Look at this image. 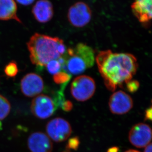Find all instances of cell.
I'll list each match as a JSON object with an SVG mask.
<instances>
[{"label": "cell", "instance_id": "1", "mask_svg": "<svg viewBox=\"0 0 152 152\" xmlns=\"http://www.w3.org/2000/svg\"><path fill=\"white\" fill-rule=\"evenodd\" d=\"M95 59L104 84L112 91L117 87H124L132 80L137 70V59L129 53L107 50L100 51Z\"/></svg>", "mask_w": 152, "mask_h": 152}, {"label": "cell", "instance_id": "2", "mask_svg": "<svg viewBox=\"0 0 152 152\" xmlns=\"http://www.w3.org/2000/svg\"><path fill=\"white\" fill-rule=\"evenodd\" d=\"M30 58L33 64L44 66L51 60L63 56L67 48L62 39L35 33L27 43Z\"/></svg>", "mask_w": 152, "mask_h": 152}, {"label": "cell", "instance_id": "3", "mask_svg": "<svg viewBox=\"0 0 152 152\" xmlns=\"http://www.w3.org/2000/svg\"><path fill=\"white\" fill-rule=\"evenodd\" d=\"M64 56L66 62L62 68L75 75L91 67L95 61L94 50L83 43L77 44L74 48H67Z\"/></svg>", "mask_w": 152, "mask_h": 152}, {"label": "cell", "instance_id": "4", "mask_svg": "<svg viewBox=\"0 0 152 152\" xmlns=\"http://www.w3.org/2000/svg\"><path fill=\"white\" fill-rule=\"evenodd\" d=\"M96 85L92 77L82 75L76 77L71 86V93L78 101L83 102L91 98L95 93Z\"/></svg>", "mask_w": 152, "mask_h": 152}, {"label": "cell", "instance_id": "5", "mask_svg": "<svg viewBox=\"0 0 152 152\" xmlns=\"http://www.w3.org/2000/svg\"><path fill=\"white\" fill-rule=\"evenodd\" d=\"M92 16L91 9L88 4L78 1L72 5L68 12V19L71 25L76 27H83L88 24Z\"/></svg>", "mask_w": 152, "mask_h": 152}, {"label": "cell", "instance_id": "6", "mask_svg": "<svg viewBox=\"0 0 152 152\" xmlns=\"http://www.w3.org/2000/svg\"><path fill=\"white\" fill-rule=\"evenodd\" d=\"M46 132L50 139L55 142H62L70 136L72 127L66 120L56 118L48 121L46 126Z\"/></svg>", "mask_w": 152, "mask_h": 152}, {"label": "cell", "instance_id": "7", "mask_svg": "<svg viewBox=\"0 0 152 152\" xmlns=\"http://www.w3.org/2000/svg\"><path fill=\"white\" fill-rule=\"evenodd\" d=\"M30 108L31 112L36 117L40 119H45L54 114L57 107L51 97L41 94L33 99Z\"/></svg>", "mask_w": 152, "mask_h": 152}, {"label": "cell", "instance_id": "8", "mask_svg": "<svg viewBox=\"0 0 152 152\" xmlns=\"http://www.w3.org/2000/svg\"><path fill=\"white\" fill-rule=\"evenodd\" d=\"M129 137L133 146L137 148H144L149 144L152 140V130L147 124L139 123L132 127Z\"/></svg>", "mask_w": 152, "mask_h": 152}, {"label": "cell", "instance_id": "9", "mask_svg": "<svg viewBox=\"0 0 152 152\" xmlns=\"http://www.w3.org/2000/svg\"><path fill=\"white\" fill-rule=\"evenodd\" d=\"M132 97L123 91L114 92L110 97L109 106L112 113L123 115L129 112L133 107Z\"/></svg>", "mask_w": 152, "mask_h": 152}, {"label": "cell", "instance_id": "10", "mask_svg": "<svg viewBox=\"0 0 152 152\" xmlns=\"http://www.w3.org/2000/svg\"><path fill=\"white\" fill-rule=\"evenodd\" d=\"M44 88L43 80L36 74H28L21 80V91L27 97L36 96L42 92Z\"/></svg>", "mask_w": 152, "mask_h": 152}, {"label": "cell", "instance_id": "11", "mask_svg": "<svg viewBox=\"0 0 152 152\" xmlns=\"http://www.w3.org/2000/svg\"><path fill=\"white\" fill-rule=\"evenodd\" d=\"M28 147L31 152H51L53 144L50 138L45 134L36 132L28 137Z\"/></svg>", "mask_w": 152, "mask_h": 152}, {"label": "cell", "instance_id": "12", "mask_svg": "<svg viewBox=\"0 0 152 152\" xmlns=\"http://www.w3.org/2000/svg\"><path fill=\"white\" fill-rule=\"evenodd\" d=\"M132 11L139 22L147 24L152 19V0H134Z\"/></svg>", "mask_w": 152, "mask_h": 152}, {"label": "cell", "instance_id": "13", "mask_svg": "<svg viewBox=\"0 0 152 152\" xmlns=\"http://www.w3.org/2000/svg\"><path fill=\"white\" fill-rule=\"evenodd\" d=\"M32 12L36 20L42 23L50 21L54 14L53 4L48 0H39L33 6Z\"/></svg>", "mask_w": 152, "mask_h": 152}, {"label": "cell", "instance_id": "14", "mask_svg": "<svg viewBox=\"0 0 152 152\" xmlns=\"http://www.w3.org/2000/svg\"><path fill=\"white\" fill-rule=\"evenodd\" d=\"M18 7L15 0H0V20H15L22 23L17 15Z\"/></svg>", "mask_w": 152, "mask_h": 152}, {"label": "cell", "instance_id": "15", "mask_svg": "<svg viewBox=\"0 0 152 152\" xmlns=\"http://www.w3.org/2000/svg\"><path fill=\"white\" fill-rule=\"evenodd\" d=\"M11 106L9 100L0 94V121L7 117L10 112Z\"/></svg>", "mask_w": 152, "mask_h": 152}, {"label": "cell", "instance_id": "16", "mask_svg": "<svg viewBox=\"0 0 152 152\" xmlns=\"http://www.w3.org/2000/svg\"><path fill=\"white\" fill-rule=\"evenodd\" d=\"M71 76L65 71L59 72L53 75V79L54 82L58 85H67L68 82L70 80Z\"/></svg>", "mask_w": 152, "mask_h": 152}, {"label": "cell", "instance_id": "17", "mask_svg": "<svg viewBox=\"0 0 152 152\" xmlns=\"http://www.w3.org/2000/svg\"><path fill=\"white\" fill-rule=\"evenodd\" d=\"M58 59L56 60H51L45 65L47 70L50 74L55 75L61 70L62 65L59 61Z\"/></svg>", "mask_w": 152, "mask_h": 152}, {"label": "cell", "instance_id": "18", "mask_svg": "<svg viewBox=\"0 0 152 152\" xmlns=\"http://www.w3.org/2000/svg\"><path fill=\"white\" fill-rule=\"evenodd\" d=\"M4 73L9 77H14L18 72V66L15 61L10 62L4 68Z\"/></svg>", "mask_w": 152, "mask_h": 152}, {"label": "cell", "instance_id": "19", "mask_svg": "<svg viewBox=\"0 0 152 152\" xmlns=\"http://www.w3.org/2000/svg\"><path fill=\"white\" fill-rule=\"evenodd\" d=\"M124 87H126V88L129 92L133 93L136 91L139 88V82H138L137 80H133L132 79V80L127 82Z\"/></svg>", "mask_w": 152, "mask_h": 152}, {"label": "cell", "instance_id": "20", "mask_svg": "<svg viewBox=\"0 0 152 152\" xmlns=\"http://www.w3.org/2000/svg\"><path fill=\"white\" fill-rule=\"evenodd\" d=\"M80 140L77 137L71 138L68 141L66 148L68 149H72L76 150L79 148L80 145Z\"/></svg>", "mask_w": 152, "mask_h": 152}, {"label": "cell", "instance_id": "21", "mask_svg": "<svg viewBox=\"0 0 152 152\" xmlns=\"http://www.w3.org/2000/svg\"><path fill=\"white\" fill-rule=\"evenodd\" d=\"M60 107H61L62 110L65 112H69L72 110L73 107V105L72 102L69 100H65Z\"/></svg>", "mask_w": 152, "mask_h": 152}, {"label": "cell", "instance_id": "22", "mask_svg": "<svg viewBox=\"0 0 152 152\" xmlns=\"http://www.w3.org/2000/svg\"><path fill=\"white\" fill-rule=\"evenodd\" d=\"M35 0H16V1L23 6H28L32 4Z\"/></svg>", "mask_w": 152, "mask_h": 152}, {"label": "cell", "instance_id": "23", "mask_svg": "<svg viewBox=\"0 0 152 152\" xmlns=\"http://www.w3.org/2000/svg\"><path fill=\"white\" fill-rule=\"evenodd\" d=\"M145 118L147 120L152 121V106L146 111Z\"/></svg>", "mask_w": 152, "mask_h": 152}, {"label": "cell", "instance_id": "24", "mask_svg": "<svg viewBox=\"0 0 152 152\" xmlns=\"http://www.w3.org/2000/svg\"><path fill=\"white\" fill-rule=\"evenodd\" d=\"M144 152H152V143L148 144L145 149Z\"/></svg>", "mask_w": 152, "mask_h": 152}, {"label": "cell", "instance_id": "25", "mask_svg": "<svg viewBox=\"0 0 152 152\" xmlns=\"http://www.w3.org/2000/svg\"><path fill=\"white\" fill-rule=\"evenodd\" d=\"M118 148L117 147H112L109 149L107 152H118Z\"/></svg>", "mask_w": 152, "mask_h": 152}, {"label": "cell", "instance_id": "26", "mask_svg": "<svg viewBox=\"0 0 152 152\" xmlns=\"http://www.w3.org/2000/svg\"><path fill=\"white\" fill-rule=\"evenodd\" d=\"M125 152H140L139 151H137V150H129L128 151H126Z\"/></svg>", "mask_w": 152, "mask_h": 152}, {"label": "cell", "instance_id": "27", "mask_svg": "<svg viewBox=\"0 0 152 152\" xmlns=\"http://www.w3.org/2000/svg\"><path fill=\"white\" fill-rule=\"evenodd\" d=\"M1 128H2V124H1V122L0 121V130H1Z\"/></svg>", "mask_w": 152, "mask_h": 152}, {"label": "cell", "instance_id": "28", "mask_svg": "<svg viewBox=\"0 0 152 152\" xmlns=\"http://www.w3.org/2000/svg\"><path fill=\"white\" fill-rule=\"evenodd\" d=\"M64 152H70L69 151H64Z\"/></svg>", "mask_w": 152, "mask_h": 152}]
</instances>
